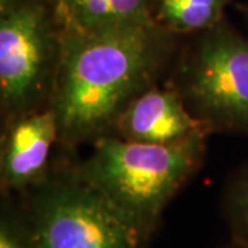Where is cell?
<instances>
[{
	"instance_id": "obj_1",
	"label": "cell",
	"mask_w": 248,
	"mask_h": 248,
	"mask_svg": "<svg viewBox=\"0 0 248 248\" xmlns=\"http://www.w3.org/2000/svg\"><path fill=\"white\" fill-rule=\"evenodd\" d=\"M62 53L51 108L58 145L75 151L109 133L127 105L159 84L178 37L155 22L81 29L62 24Z\"/></svg>"
},
{
	"instance_id": "obj_2",
	"label": "cell",
	"mask_w": 248,
	"mask_h": 248,
	"mask_svg": "<svg viewBox=\"0 0 248 248\" xmlns=\"http://www.w3.org/2000/svg\"><path fill=\"white\" fill-rule=\"evenodd\" d=\"M207 138L146 145L105 135L73 164L75 171L127 213L156 232L171 200L202 169Z\"/></svg>"
},
{
	"instance_id": "obj_3",
	"label": "cell",
	"mask_w": 248,
	"mask_h": 248,
	"mask_svg": "<svg viewBox=\"0 0 248 248\" xmlns=\"http://www.w3.org/2000/svg\"><path fill=\"white\" fill-rule=\"evenodd\" d=\"M45 248H148L155 231L90 185L72 163L17 196Z\"/></svg>"
},
{
	"instance_id": "obj_4",
	"label": "cell",
	"mask_w": 248,
	"mask_h": 248,
	"mask_svg": "<svg viewBox=\"0 0 248 248\" xmlns=\"http://www.w3.org/2000/svg\"><path fill=\"white\" fill-rule=\"evenodd\" d=\"M167 84L211 134H248V36L226 18L178 50Z\"/></svg>"
},
{
	"instance_id": "obj_5",
	"label": "cell",
	"mask_w": 248,
	"mask_h": 248,
	"mask_svg": "<svg viewBox=\"0 0 248 248\" xmlns=\"http://www.w3.org/2000/svg\"><path fill=\"white\" fill-rule=\"evenodd\" d=\"M61 53L53 0H0L1 127L51 107Z\"/></svg>"
},
{
	"instance_id": "obj_6",
	"label": "cell",
	"mask_w": 248,
	"mask_h": 248,
	"mask_svg": "<svg viewBox=\"0 0 248 248\" xmlns=\"http://www.w3.org/2000/svg\"><path fill=\"white\" fill-rule=\"evenodd\" d=\"M58 122L51 107L21 116L1 127V193L21 196L37 185L51 169L50 157L58 145Z\"/></svg>"
},
{
	"instance_id": "obj_7",
	"label": "cell",
	"mask_w": 248,
	"mask_h": 248,
	"mask_svg": "<svg viewBox=\"0 0 248 248\" xmlns=\"http://www.w3.org/2000/svg\"><path fill=\"white\" fill-rule=\"evenodd\" d=\"M108 135L146 145H175L210 137L211 131L189 112L174 87L155 84L127 105Z\"/></svg>"
},
{
	"instance_id": "obj_8",
	"label": "cell",
	"mask_w": 248,
	"mask_h": 248,
	"mask_svg": "<svg viewBox=\"0 0 248 248\" xmlns=\"http://www.w3.org/2000/svg\"><path fill=\"white\" fill-rule=\"evenodd\" d=\"M62 24L81 29L153 22L151 0H53Z\"/></svg>"
},
{
	"instance_id": "obj_9",
	"label": "cell",
	"mask_w": 248,
	"mask_h": 248,
	"mask_svg": "<svg viewBox=\"0 0 248 248\" xmlns=\"http://www.w3.org/2000/svg\"><path fill=\"white\" fill-rule=\"evenodd\" d=\"M233 0H151V18L175 36L199 35L225 19Z\"/></svg>"
},
{
	"instance_id": "obj_10",
	"label": "cell",
	"mask_w": 248,
	"mask_h": 248,
	"mask_svg": "<svg viewBox=\"0 0 248 248\" xmlns=\"http://www.w3.org/2000/svg\"><path fill=\"white\" fill-rule=\"evenodd\" d=\"M222 214L232 243L248 248V163L228 178L222 193Z\"/></svg>"
},
{
	"instance_id": "obj_11",
	"label": "cell",
	"mask_w": 248,
	"mask_h": 248,
	"mask_svg": "<svg viewBox=\"0 0 248 248\" xmlns=\"http://www.w3.org/2000/svg\"><path fill=\"white\" fill-rule=\"evenodd\" d=\"M0 248H45L17 196L1 193Z\"/></svg>"
},
{
	"instance_id": "obj_12",
	"label": "cell",
	"mask_w": 248,
	"mask_h": 248,
	"mask_svg": "<svg viewBox=\"0 0 248 248\" xmlns=\"http://www.w3.org/2000/svg\"><path fill=\"white\" fill-rule=\"evenodd\" d=\"M237 10L240 11V14L243 16V18H244V21H246V24H247L248 27V3H239L237 4Z\"/></svg>"
},
{
	"instance_id": "obj_13",
	"label": "cell",
	"mask_w": 248,
	"mask_h": 248,
	"mask_svg": "<svg viewBox=\"0 0 248 248\" xmlns=\"http://www.w3.org/2000/svg\"><path fill=\"white\" fill-rule=\"evenodd\" d=\"M223 248H244V247H241V246H239V244H234V243H232L231 241V244H229V246H226V247H223Z\"/></svg>"
}]
</instances>
